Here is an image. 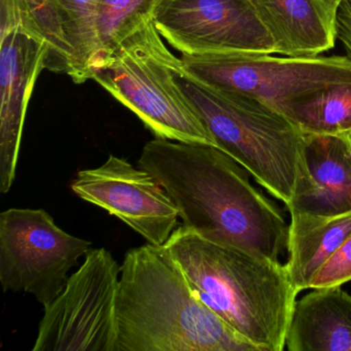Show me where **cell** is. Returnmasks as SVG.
Segmentation results:
<instances>
[{
	"label": "cell",
	"instance_id": "obj_7",
	"mask_svg": "<svg viewBox=\"0 0 351 351\" xmlns=\"http://www.w3.org/2000/svg\"><path fill=\"white\" fill-rule=\"evenodd\" d=\"M120 276L108 250H90L62 293L44 307L32 351H117Z\"/></svg>",
	"mask_w": 351,
	"mask_h": 351
},
{
	"label": "cell",
	"instance_id": "obj_16",
	"mask_svg": "<svg viewBox=\"0 0 351 351\" xmlns=\"http://www.w3.org/2000/svg\"><path fill=\"white\" fill-rule=\"evenodd\" d=\"M0 36L14 29L23 30L46 43L47 69L71 73L73 52L65 36L57 0H0Z\"/></svg>",
	"mask_w": 351,
	"mask_h": 351
},
{
	"label": "cell",
	"instance_id": "obj_17",
	"mask_svg": "<svg viewBox=\"0 0 351 351\" xmlns=\"http://www.w3.org/2000/svg\"><path fill=\"white\" fill-rule=\"evenodd\" d=\"M305 134L341 135L351 130V82L322 88L295 100L287 114Z\"/></svg>",
	"mask_w": 351,
	"mask_h": 351
},
{
	"label": "cell",
	"instance_id": "obj_14",
	"mask_svg": "<svg viewBox=\"0 0 351 351\" xmlns=\"http://www.w3.org/2000/svg\"><path fill=\"white\" fill-rule=\"evenodd\" d=\"M289 351H351V295L317 287L295 301L285 337Z\"/></svg>",
	"mask_w": 351,
	"mask_h": 351
},
{
	"label": "cell",
	"instance_id": "obj_4",
	"mask_svg": "<svg viewBox=\"0 0 351 351\" xmlns=\"http://www.w3.org/2000/svg\"><path fill=\"white\" fill-rule=\"evenodd\" d=\"M180 84L221 151L243 166L273 197L289 206L307 184L305 133L269 106L197 81Z\"/></svg>",
	"mask_w": 351,
	"mask_h": 351
},
{
	"label": "cell",
	"instance_id": "obj_10",
	"mask_svg": "<svg viewBox=\"0 0 351 351\" xmlns=\"http://www.w3.org/2000/svg\"><path fill=\"white\" fill-rule=\"evenodd\" d=\"M71 190L124 221L152 245H164L178 226V207L163 186L123 158L110 155L99 167L81 170Z\"/></svg>",
	"mask_w": 351,
	"mask_h": 351
},
{
	"label": "cell",
	"instance_id": "obj_20",
	"mask_svg": "<svg viewBox=\"0 0 351 351\" xmlns=\"http://www.w3.org/2000/svg\"><path fill=\"white\" fill-rule=\"evenodd\" d=\"M351 281V235L312 279L309 289L338 287Z\"/></svg>",
	"mask_w": 351,
	"mask_h": 351
},
{
	"label": "cell",
	"instance_id": "obj_23",
	"mask_svg": "<svg viewBox=\"0 0 351 351\" xmlns=\"http://www.w3.org/2000/svg\"><path fill=\"white\" fill-rule=\"evenodd\" d=\"M336 1H341V0H336Z\"/></svg>",
	"mask_w": 351,
	"mask_h": 351
},
{
	"label": "cell",
	"instance_id": "obj_19",
	"mask_svg": "<svg viewBox=\"0 0 351 351\" xmlns=\"http://www.w3.org/2000/svg\"><path fill=\"white\" fill-rule=\"evenodd\" d=\"M156 1L157 0H98L95 14L96 59L93 75L104 64L117 46L143 20L152 17Z\"/></svg>",
	"mask_w": 351,
	"mask_h": 351
},
{
	"label": "cell",
	"instance_id": "obj_13",
	"mask_svg": "<svg viewBox=\"0 0 351 351\" xmlns=\"http://www.w3.org/2000/svg\"><path fill=\"white\" fill-rule=\"evenodd\" d=\"M308 178L291 210L334 215L351 211V151L340 135L305 134Z\"/></svg>",
	"mask_w": 351,
	"mask_h": 351
},
{
	"label": "cell",
	"instance_id": "obj_8",
	"mask_svg": "<svg viewBox=\"0 0 351 351\" xmlns=\"http://www.w3.org/2000/svg\"><path fill=\"white\" fill-rule=\"evenodd\" d=\"M92 242L71 235L45 209L10 208L0 215V283L30 293L46 307L64 289L69 273Z\"/></svg>",
	"mask_w": 351,
	"mask_h": 351
},
{
	"label": "cell",
	"instance_id": "obj_22",
	"mask_svg": "<svg viewBox=\"0 0 351 351\" xmlns=\"http://www.w3.org/2000/svg\"><path fill=\"white\" fill-rule=\"evenodd\" d=\"M340 136L343 137L345 141H346L347 145H348L349 149L351 151V130L348 131V132L344 133V134H341Z\"/></svg>",
	"mask_w": 351,
	"mask_h": 351
},
{
	"label": "cell",
	"instance_id": "obj_5",
	"mask_svg": "<svg viewBox=\"0 0 351 351\" xmlns=\"http://www.w3.org/2000/svg\"><path fill=\"white\" fill-rule=\"evenodd\" d=\"M182 71V59L168 50L147 17L117 46L92 80L158 138L217 147L180 84Z\"/></svg>",
	"mask_w": 351,
	"mask_h": 351
},
{
	"label": "cell",
	"instance_id": "obj_21",
	"mask_svg": "<svg viewBox=\"0 0 351 351\" xmlns=\"http://www.w3.org/2000/svg\"><path fill=\"white\" fill-rule=\"evenodd\" d=\"M337 26L338 40L344 46L347 56L351 58V0H341L339 3Z\"/></svg>",
	"mask_w": 351,
	"mask_h": 351
},
{
	"label": "cell",
	"instance_id": "obj_12",
	"mask_svg": "<svg viewBox=\"0 0 351 351\" xmlns=\"http://www.w3.org/2000/svg\"><path fill=\"white\" fill-rule=\"evenodd\" d=\"M274 40L276 54L319 56L336 46L339 3L336 0H254Z\"/></svg>",
	"mask_w": 351,
	"mask_h": 351
},
{
	"label": "cell",
	"instance_id": "obj_15",
	"mask_svg": "<svg viewBox=\"0 0 351 351\" xmlns=\"http://www.w3.org/2000/svg\"><path fill=\"white\" fill-rule=\"evenodd\" d=\"M285 268L298 293L309 289L318 271L351 235V211L334 215L289 210Z\"/></svg>",
	"mask_w": 351,
	"mask_h": 351
},
{
	"label": "cell",
	"instance_id": "obj_2",
	"mask_svg": "<svg viewBox=\"0 0 351 351\" xmlns=\"http://www.w3.org/2000/svg\"><path fill=\"white\" fill-rule=\"evenodd\" d=\"M117 318V351H261L197 297L164 245L125 254Z\"/></svg>",
	"mask_w": 351,
	"mask_h": 351
},
{
	"label": "cell",
	"instance_id": "obj_6",
	"mask_svg": "<svg viewBox=\"0 0 351 351\" xmlns=\"http://www.w3.org/2000/svg\"><path fill=\"white\" fill-rule=\"evenodd\" d=\"M180 59L193 79L252 98L285 117L299 98L351 82V58L347 55L295 58L231 53L182 54Z\"/></svg>",
	"mask_w": 351,
	"mask_h": 351
},
{
	"label": "cell",
	"instance_id": "obj_11",
	"mask_svg": "<svg viewBox=\"0 0 351 351\" xmlns=\"http://www.w3.org/2000/svg\"><path fill=\"white\" fill-rule=\"evenodd\" d=\"M0 193L13 186L28 104L43 69H47L46 43L23 30L0 36Z\"/></svg>",
	"mask_w": 351,
	"mask_h": 351
},
{
	"label": "cell",
	"instance_id": "obj_1",
	"mask_svg": "<svg viewBox=\"0 0 351 351\" xmlns=\"http://www.w3.org/2000/svg\"><path fill=\"white\" fill-rule=\"evenodd\" d=\"M163 186L182 225L215 243L280 262L289 223L250 180V172L219 147L158 138L137 163Z\"/></svg>",
	"mask_w": 351,
	"mask_h": 351
},
{
	"label": "cell",
	"instance_id": "obj_3",
	"mask_svg": "<svg viewBox=\"0 0 351 351\" xmlns=\"http://www.w3.org/2000/svg\"><path fill=\"white\" fill-rule=\"evenodd\" d=\"M197 297L261 351H282L298 291L285 265L182 225L164 244Z\"/></svg>",
	"mask_w": 351,
	"mask_h": 351
},
{
	"label": "cell",
	"instance_id": "obj_9",
	"mask_svg": "<svg viewBox=\"0 0 351 351\" xmlns=\"http://www.w3.org/2000/svg\"><path fill=\"white\" fill-rule=\"evenodd\" d=\"M152 19L182 54H276L254 0H157Z\"/></svg>",
	"mask_w": 351,
	"mask_h": 351
},
{
	"label": "cell",
	"instance_id": "obj_18",
	"mask_svg": "<svg viewBox=\"0 0 351 351\" xmlns=\"http://www.w3.org/2000/svg\"><path fill=\"white\" fill-rule=\"evenodd\" d=\"M97 3L98 0H57L61 23L73 52L69 77L77 84L85 83L93 77Z\"/></svg>",
	"mask_w": 351,
	"mask_h": 351
}]
</instances>
